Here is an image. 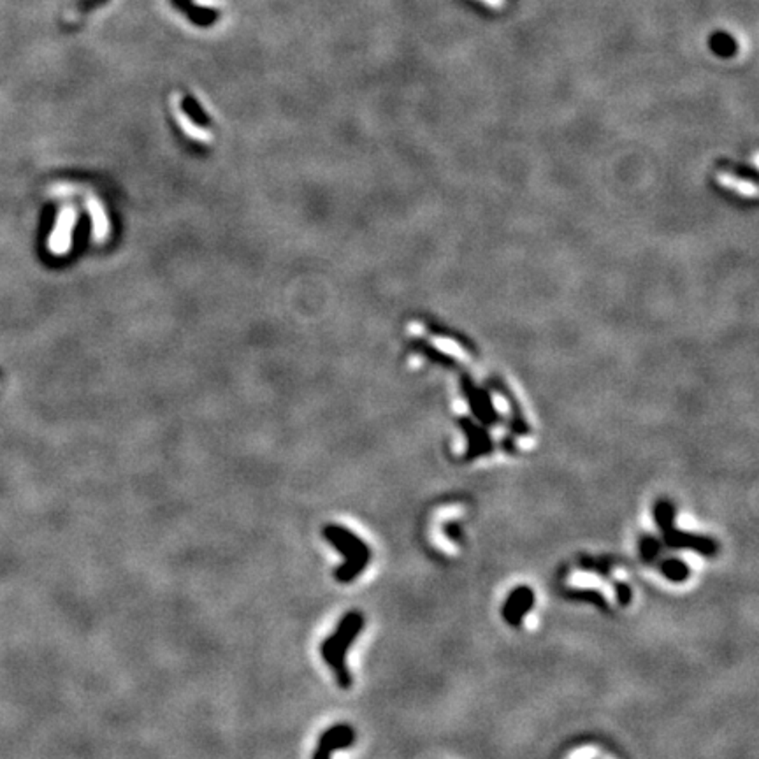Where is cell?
I'll return each mask as SVG.
<instances>
[{"mask_svg":"<svg viewBox=\"0 0 759 759\" xmlns=\"http://www.w3.org/2000/svg\"><path fill=\"white\" fill-rule=\"evenodd\" d=\"M364 624V615L358 610H350L341 617L333 634L320 643V655L327 662V667L334 671V677L341 689H350L354 685V677L347 667V652L358 638Z\"/></svg>","mask_w":759,"mask_h":759,"instance_id":"cell-1","label":"cell"},{"mask_svg":"<svg viewBox=\"0 0 759 759\" xmlns=\"http://www.w3.org/2000/svg\"><path fill=\"white\" fill-rule=\"evenodd\" d=\"M323 538L334 547V550L343 555L344 562L334 569V578L340 584H350L357 580L358 575L368 568L371 561V548L362 538L351 533L340 524H327L322 529Z\"/></svg>","mask_w":759,"mask_h":759,"instance_id":"cell-2","label":"cell"},{"mask_svg":"<svg viewBox=\"0 0 759 759\" xmlns=\"http://www.w3.org/2000/svg\"><path fill=\"white\" fill-rule=\"evenodd\" d=\"M654 522L661 531L662 545L671 550H689L703 557H716L719 543L713 538L689 533L675 526V506L667 499H659L654 505Z\"/></svg>","mask_w":759,"mask_h":759,"instance_id":"cell-3","label":"cell"},{"mask_svg":"<svg viewBox=\"0 0 759 759\" xmlns=\"http://www.w3.org/2000/svg\"><path fill=\"white\" fill-rule=\"evenodd\" d=\"M536 603V594L529 585H517L506 596L505 603L501 606V617L508 626L519 627L522 626L527 613L534 608Z\"/></svg>","mask_w":759,"mask_h":759,"instance_id":"cell-4","label":"cell"},{"mask_svg":"<svg viewBox=\"0 0 759 759\" xmlns=\"http://www.w3.org/2000/svg\"><path fill=\"white\" fill-rule=\"evenodd\" d=\"M355 738L357 734L350 724H334L320 734L319 744L313 752V759H330L333 752L351 747L355 744Z\"/></svg>","mask_w":759,"mask_h":759,"instance_id":"cell-5","label":"cell"},{"mask_svg":"<svg viewBox=\"0 0 759 759\" xmlns=\"http://www.w3.org/2000/svg\"><path fill=\"white\" fill-rule=\"evenodd\" d=\"M76 222H78L76 209L71 208V206H65V208L60 211V215H58L53 232H51L50 241H48V246H50L51 253L53 255L67 253L69 248L72 246V232H74Z\"/></svg>","mask_w":759,"mask_h":759,"instance_id":"cell-6","label":"cell"},{"mask_svg":"<svg viewBox=\"0 0 759 759\" xmlns=\"http://www.w3.org/2000/svg\"><path fill=\"white\" fill-rule=\"evenodd\" d=\"M172 108H174L176 122L179 123L181 130L190 137V139H194V141H197V143H204V144L213 143V134L208 132V130H204L202 127H199L194 120L186 115V111L181 106V97H179V95H174Z\"/></svg>","mask_w":759,"mask_h":759,"instance_id":"cell-7","label":"cell"},{"mask_svg":"<svg viewBox=\"0 0 759 759\" xmlns=\"http://www.w3.org/2000/svg\"><path fill=\"white\" fill-rule=\"evenodd\" d=\"M659 573L674 584H684L691 577V568L681 557H664L659 561Z\"/></svg>","mask_w":759,"mask_h":759,"instance_id":"cell-8","label":"cell"},{"mask_svg":"<svg viewBox=\"0 0 759 759\" xmlns=\"http://www.w3.org/2000/svg\"><path fill=\"white\" fill-rule=\"evenodd\" d=\"M564 598L571 599V601H580V603H589V605H594L596 608L601 610V612H608V599L605 598L603 592H599L598 589H573L568 587L561 592Z\"/></svg>","mask_w":759,"mask_h":759,"instance_id":"cell-9","label":"cell"},{"mask_svg":"<svg viewBox=\"0 0 759 759\" xmlns=\"http://www.w3.org/2000/svg\"><path fill=\"white\" fill-rule=\"evenodd\" d=\"M88 211L90 216H92L93 239L97 241V243H102V241H106V237H108L109 234V222L104 206L99 201H95V199H88Z\"/></svg>","mask_w":759,"mask_h":759,"instance_id":"cell-10","label":"cell"},{"mask_svg":"<svg viewBox=\"0 0 759 759\" xmlns=\"http://www.w3.org/2000/svg\"><path fill=\"white\" fill-rule=\"evenodd\" d=\"M638 548H640V557L645 564H654L659 559L662 550V541L659 538L652 536V534H643L638 541Z\"/></svg>","mask_w":759,"mask_h":759,"instance_id":"cell-11","label":"cell"},{"mask_svg":"<svg viewBox=\"0 0 759 759\" xmlns=\"http://www.w3.org/2000/svg\"><path fill=\"white\" fill-rule=\"evenodd\" d=\"M613 589H615L617 603L620 606H629L631 599H633V589L626 582H613Z\"/></svg>","mask_w":759,"mask_h":759,"instance_id":"cell-12","label":"cell"},{"mask_svg":"<svg viewBox=\"0 0 759 759\" xmlns=\"http://www.w3.org/2000/svg\"><path fill=\"white\" fill-rule=\"evenodd\" d=\"M443 533H445V536H447L450 541H454V543H461V541H462L461 524L447 522L443 526Z\"/></svg>","mask_w":759,"mask_h":759,"instance_id":"cell-13","label":"cell"},{"mask_svg":"<svg viewBox=\"0 0 759 759\" xmlns=\"http://www.w3.org/2000/svg\"><path fill=\"white\" fill-rule=\"evenodd\" d=\"M194 2L197 6H202V8H220V6L225 4L223 0H194Z\"/></svg>","mask_w":759,"mask_h":759,"instance_id":"cell-14","label":"cell"},{"mask_svg":"<svg viewBox=\"0 0 759 759\" xmlns=\"http://www.w3.org/2000/svg\"><path fill=\"white\" fill-rule=\"evenodd\" d=\"M480 2H484V4L491 6V8H499V6L503 4V0H480Z\"/></svg>","mask_w":759,"mask_h":759,"instance_id":"cell-15","label":"cell"}]
</instances>
